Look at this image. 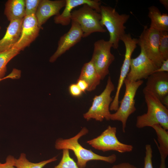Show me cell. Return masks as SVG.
Listing matches in <instances>:
<instances>
[{
  "instance_id": "cell-1",
  "label": "cell",
  "mask_w": 168,
  "mask_h": 168,
  "mask_svg": "<svg viewBox=\"0 0 168 168\" xmlns=\"http://www.w3.org/2000/svg\"><path fill=\"white\" fill-rule=\"evenodd\" d=\"M88 133L85 127L75 136L68 139L59 138L56 140L55 147L57 150L67 149L73 152L77 159V164L79 168H85L87 163L92 160L101 161L113 163L117 160V156L113 154L108 156L100 155L91 150L86 149L79 142V139Z\"/></svg>"
},
{
  "instance_id": "cell-2",
  "label": "cell",
  "mask_w": 168,
  "mask_h": 168,
  "mask_svg": "<svg viewBox=\"0 0 168 168\" xmlns=\"http://www.w3.org/2000/svg\"><path fill=\"white\" fill-rule=\"evenodd\" d=\"M147 106L146 113L137 117L136 126L138 128L152 127L159 124L166 130L168 129V110L160 100L152 92L143 91Z\"/></svg>"
},
{
  "instance_id": "cell-3",
  "label": "cell",
  "mask_w": 168,
  "mask_h": 168,
  "mask_svg": "<svg viewBox=\"0 0 168 168\" xmlns=\"http://www.w3.org/2000/svg\"><path fill=\"white\" fill-rule=\"evenodd\" d=\"M100 13V23L108 31L109 41L114 49H117L121 38L126 34L124 24L128 20L130 15L126 14H119L115 8L110 6L101 5Z\"/></svg>"
},
{
  "instance_id": "cell-4",
  "label": "cell",
  "mask_w": 168,
  "mask_h": 168,
  "mask_svg": "<svg viewBox=\"0 0 168 168\" xmlns=\"http://www.w3.org/2000/svg\"><path fill=\"white\" fill-rule=\"evenodd\" d=\"M143 81H132L125 79L124 81L125 90L123 98L118 110L111 114L110 120L121 122L122 130L125 133L128 118L136 110L135 106V97L139 87L143 83Z\"/></svg>"
},
{
  "instance_id": "cell-5",
  "label": "cell",
  "mask_w": 168,
  "mask_h": 168,
  "mask_svg": "<svg viewBox=\"0 0 168 168\" xmlns=\"http://www.w3.org/2000/svg\"><path fill=\"white\" fill-rule=\"evenodd\" d=\"M114 88L111 77L109 76L105 89L100 95L96 96L93 98L91 106L83 114L84 118L87 121L91 119L100 122L104 119L110 120L111 114L110 107L113 99L111 94Z\"/></svg>"
},
{
  "instance_id": "cell-6",
  "label": "cell",
  "mask_w": 168,
  "mask_h": 168,
  "mask_svg": "<svg viewBox=\"0 0 168 168\" xmlns=\"http://www.w3.org/2000/svg\"><path fill=\"white\" fill-rule=\"evenodd\" d=\"M71 19V21L79 25L83 38L94 32L104 33L107 31L100 23V14L87 4L83 5L78 9L72 11Z\"/></svg>"
},
{
  "instance_id": "cell-7",
  "label": "cell",
  "mask_w": 168,
  "mask_h": 168,
  "mask_svg": "<svg viewBox=\"0 0 168 168\" xmlns=\"http://www.w3.org/2000/svg\"><path fill=\"white\" fill-rule=\"evenodd\" d=\"M116 128L109 125L100 135L86 143L96 149L105 152L114 151L120 153L130 152L133 146L119 141L116 135Z\"/></svg>"
},
{
  "instance_id": "cell-8",
  "label": "cell",
  "mask_w": 168,
  "mask_h": 168,
  "mask_svg": "<svg viewBox=\"0 0 168 168\" xmlns=\"http://www.w3.org/2000/svg\"><path fill=\"white\" fill-rule=\"evenodd\" d=\"M112 44L108 41L100 39L94 44V50L91 61L101 80L109 74V68L115 59L111 52Z\"/></svg>"
},
{
  "instance_id": "cell-9",
  "label": "cell",
  "mask_w": 168,
  "mask_h": 168,
  "mask_svg": "<svg viewBox=\"0 0 168 168\" xmlns=\"http://www.w3.org/2000/svg\"><path fill=\"white\" fill-rule=\"evenodd\" d=\"M160 32L144 26L143 30L138 39V44L142 49L147 56L159 68L164 60L159 52Z\"/></svg>"
},
{
  "instance_id": "cell-10",
  "label": "cell",
  "mask_w": 168,
  "mask_h": 168,
  "mask_svg": "<svg viewBox=\"0 0 168 168\" xmlns=\"http://www.w3.org/2000/svg\"><path fill=\"white\" fill-rule=\"evenodd\" d=\"M120 40L124 42L125 48L124 58L121 68L115 94L110 107V110L115 112L118 110L119 106V99L121 88L130 70L131 56L137 47V44L138 43V39L132 38L130 33L125 34L121 38Z\"/></svg>"
},
{
  "instance_id": "cell-11",
  "label": "cell",
  "mask_w": 168,
  "mask_h": 168,
  "mask_svg": "<svg viewBox=\"0 0 168 168\" xmlns=\"http://www.w3.org/2000/svg\"><path fill=\"white\" fill-rule=\"evenodd\" d=\"M158 68L154 62L147 56L143 49L141 48L139 54L131 59L130 70L126 79L132 81L146 79Z\"/></svg>"
},
{
  "instance_id": "cell-12",
  "label": "cell",
  "mask_w": 168,
  "mask_h": 168,
  "mask_svg": "<svg viewBox=\"0 0 168 168\" xmlns=\"http://www.w3.org/2000/svg\"><path fill=\"white\" fill-rule=\"evenodd\" d=\"M71 22L70 30L60 37L57 50L49 58L50 62H54L59 57L79 42L83 37V32L79 25L75 21H71Z\"/></svg>"
},
{
  "instance_id": "cell-13",
  "label": "cell",
  "mask_w": 168,
  "mask_h": 168,
  "mask_svg": "<svg viewBox=\"0 0 168 168\" xmlns=\"http://www.w3.org/2000/svg\"><path fill=\"white\" fill-rule=\"evenodd\" d=\"M40 29L35 15L25 16L22 23L20 38L13 48L20 51L23 50L38 36Z\"/></svg>"
},
{
  "instance_id": "cell-14",
  "label": "cell",
  "mask_w": 168,
  "mask_h": 168,
  "mask_svg": "<svg viewBox=\"0 0 168 168\" xmlns=\"http://www.w3.org/2000/svg\"><path fill=\"white\" fill-rule=\"evenodd\" d=\"M143 91L153 94L161 102L168 96V72H154L147 78Z\"/></svg>"
},
{
  "instance_id": "cell-15",
  "label": "cell",
  "mask_w": 168,
  "mask_h": 168,
  "mask_svg": "<svg viewBox=\"0 0 168 168\" xmlns=\"http://www.w3.org/2000/svg\"><path fill=\"white\" fill-rule=\"evenodd\" d=\"M66 0H40L35 14L39 27L42 26L51 17L60 14L61 9L65 7Z\"/></svg>"
},
{
  "instance_id": "cell-16",
  "label": "cell",
  "mask_w": 168,
  "mask_h": 168,
  "mask_svg": "<svg viewBox=\"0 0 168 168\" xmlns=\"http://www.w3.org/2000/svg\"><path fill=\"white\" fill-rule=\"evenodd\" d=\"M101 3L98 0H66L65 8L61 14L54 17L56 24L63 26L68 25L71 22V13L72 10L80 5L87 4L100 13Z\"/></svg>"
},
{
  "instance_id": "cell-17",
  "label": "cell",
  "mask_w": 168,
  "mask_h": 168,
  "mask_svg": "<svg viewBox=\"0 0 168 168\" xmlns=\"http://www.w3.org/2000/svg\"><path fill=\"white\" fill-rule=\"evenodd\" d=\"M24 18L10 21L5 35L0 40V52L13 48L18 41L21 35Z\"/></svg>"
},
{
  "instance_id": "cell-18",
  "label": "cell",
  "mask_w": 168,
  "mask_h": 168,
  "mask_svg": "<svg viewBox=\"0 0 168 168\" xmlns=\"http://www.w3.org/2000/svg\"><path fill=\"white\" fill-rule=\"evenodd\" d=\"M78 79L83 80L87 83L88 87L87 91H89L95 90L101 80L91 60L83 66Z\"/></svg>"
},
{
  "instance_id": "cell-19",
  "label": "cell",
  "mask_w": 168,
  "mask_h": 168,
  "mask_svg": "<svg viewBox=\"0 0 168 168\" xmlns=\"http://www.w3.org/2000/svg\"><path fill=\"white\" fill-rule=\"evenodd\" d=\"M4 14L10 21L23 19L26 16L25 0H7L5 4Z\"/></svg>"
},
{
  "instance_id": "cell-20",
  "label": "cell",
  "mask_w": 168,
  "mask_h": 168,
  "mask_svg": "<svg viewBox=\"0 0 168 168\" xmlns=\"http://www.w3.org/2000/svg\"><path fill=\"white\" fill-rule=\"evenodd\" d=\"M148 16L150 19V27L160 32L168 31V14L161 13L157 7L152 6L148 8Z\"/></svg>"
},
{
  "instance_id": "cell-21",
  "label": "cell",
  "mask_w": 168,
  "mask_h": 168,
  "mask_svg": "<svg viewBox=\"0 0 168 168\" xmlns=\"http://www.w3.org/2000/svg\"><path fill=\"white\" fill-rule=\"evenodd\" d=\"M155 131L157 140H154L157 147L161 160H165L168 155V132L159 124H157L152 127Z\"/></svg>"
},
{
  "instance_id": "cell-22",
  "label": "cell",
  "mask_w": 168,
  "mask_h": 168,
  "mask_svg": "<svg viewBox=\"0 0 168 168\" xmlns=\"http://www.w3.org/2000/svg\"><path fill=\"white\" fill-rule=\"evenodd\" d=\"M57 160V157L55 156L47 160L35 163L28 160L25 154L21 153L19 158H15L14 166L16 168H43L47 164Z\"/></svg>"
},
{
  "instance_id": "cell-23",
  "label": "cell",
  "mask_w": 168,
  "mask_h": 168,
  "mask_svg": "<svg viewBox=\"0 0 168 168\" xmlns=\"http://www.w3.org/2000/svg\"><path fill=\"white\" fill-rule=\"evenodd\" d=\"M20 52L13 48L8 50L0 52V79L5 77L8 63Z\"/></svg>"
},
{
  "instance_id": "cell-24",
  "label": "cell",
  "mask_w": 168,
  "mask_h": 168,
  "mask_svg": "<svg viewBox=\"0 0 168 168\" xmlns=\"http://www.w3.org/2000/svg\"><path fill=\"white\" fill-rule=\"evenodd\" d=\"M54 168H79L70 155L69 150H63L62 157L59 164Z\"/></svg>"
},
{
  "instance_id": "cell-25",
  "label": "cell",
  "mask_w": 168,
  "mask_h": 168,
  "mask_svg": "<svg viewBox=\"0 0 168 168\" xmlns=\"http://www.w3.org/2000/svg\"><path fill=\"white\" fill-rule=\"evenodd\" d=\"M159 52L164 60L168 59V31L160 32Z\"/></svg>"
},
{
  "instance_id": "cell-26",
  "label": "cell",
  "mask_w": 168,
  "mask_h": 168,
  "mask_svg": "<svg viewBox=\"0 0 168 168\" xmlns=\"http://www.w3.org/2000/svg\"><path fill=\"white\" fill-rule=\"evenodd\" d=\"M40 0H25L26 16L33 14L35 15Z\"/></svg>"
},
{
  "instance_id": "cell-27",
  "label": "cell",
  "mask_w": 168,
  "mask_h": 168,
  "mask_svg": "<svg viewBox=\"0 0 168 168\" xmlns=\"http://www.w3.org/2000/svg\"><path fill=\"white\" fill-rule=\"evenodd\" d=\"M145 150L144 168H153L152 161V150L151 145L146 144L145 146Z\"/></svg>"
},
{
  "instance_id": "cell-28",
  "label": "cell",
  "mask_w": 168,
  "mask_h": 168,
  "mask_svg": "<svg viewBox=\"0 0 168 168\" xmlns=\"http://www.w3.org/2000/svg\"><path fill=\"white\" fill-rule=\"evenodd\" d=\"M15 157L9 155L6 158L5 162H0V168H16L14 166Z\"/></svg>"
},
{
  "instance_id": "cell-29",
  "label": "cell",
  "mask_w": 168,
  "mask_h": 168,
  "mask_svg": "<svg viewBox=\"0 0 168 168\" xmlns=\"http://www.w3.org/2000/svg\"><path fill=\"white\" fill-rule=\"evenodd\" d=\"M69 91L71 96L75 97L80 96L82 92L77 84L75 83L72 84L69 86Z\"/></svg>"
},
{
  "instance_id": "cell-30",
  "label": "cell",
  "mask_w": 168,
  "mask_h": 168,
  "mask_svg": "<svg viewBox=\"0 0 168 168\" xmlns=\"http://www.w3.org/2000/svg\"><path fill=\"white\" fill-rule=\"evenodd\" d=\"M168 72V59L163 61L161 65L155 72Z\"/></svg>"
},
{
  "instance_id": "cell-31",
  "label": "cell",
  "mask_w": 168,
  "mask_h": 168,
  "mask_svg": "<svg viewBox=\"0 0 168 168\" xmlns=\"http://www.w3.org/2000/svg\"><path fill=\"white\" fill-rule=\"evenodd\" d=\"M76 84L82 92H84L87 90L88 85L84 80L78 79Z\"/></svg>"
},
{
  "instance_id": "cell-32",
  "label": "cell",
  "mask_w": 168,
  "mask_h": 168,
  "mask_svg": "<svg viewBox=\"0 0 168 168\" xmlns=\"http://www.w3.org/2000/svg\"><path fill=\"white\" fill-rule=\"evenodd\" d=\"M111 168H137L128 162H123L113 166Z\"/></svg>"
},
{
  "instance_id": "cell-33",
  "label": "cell",
  "mask_w": 168,
  "mask_h": 168,
  "mask_svg": "<svg viewBox=\"0 0 168 168\" xmlns=\"http://www.w3.org/2000/svg\"><path fill=\"white\" fill-rule=\"evenodd\" d=\"M160 2L163 5L165 8L168 10V0H160Z\"/></svg>"
},
{
  "instance_id": "cell-34",
  "label": "cell",
  "mask_w": 168,
  "mask_h": 168,
  "mask_svg": "<svg viewBox=\"0 0 168 168\" xmlns=\"http://www.w3.org/2000/svg\"><path fill=\"white\" fill-rule=\"evenodd\" d=\"M159 168H166L165 164V160H161V163Z\"/></svg>"
},
{
  "instance_id": "cell-35",
  "label": "cell",
  "mask_w": 168,
  "mask_h": 168,
  "mask_svg": "<svg viewBox=\"0 0 168 168\" xmlns=\"http://www.w3.org/2000/svg\"><path fill=\"white\" fill-rule=\"evenodd\" d=\"M11 78V79L13 78V76L12 74L10 73L8 75L5 77L4 78L0 79V81L3 80L7 79V78Z\"/></svg>"
},
{
  "instance_id": "cell-36",
  "label": "cell",
  "mask_w": 168,
  "mask_h": 168,
  "mask_svg": "<svg viewBox=\"0 0 168 168\" xmlns=\"http://www.w3.org/2000/svg\"><path fill=\"white\" fill-rule=\"evenodd\" d=\"M14 69H15V68H14ZM17 70L19 71L18 70ZM19 72H20H20L19 71ZM20 76H21V74H20Z\"/></svg>"
},
{
  "instance_id": "cell-37",
  "label": "cell",
  "mask_w": 168,
  "mask_h": 168,
  "mask_svg": "<svg viewBox=\"0 0 168 168\" xmlns=\"http://www.w3.org/2000/svg\"><path fill=\"white\" fill-rule=\"evenodd\" d=\"M1 26H0V30H1Z\"/></svg>"
}]
</instances>
